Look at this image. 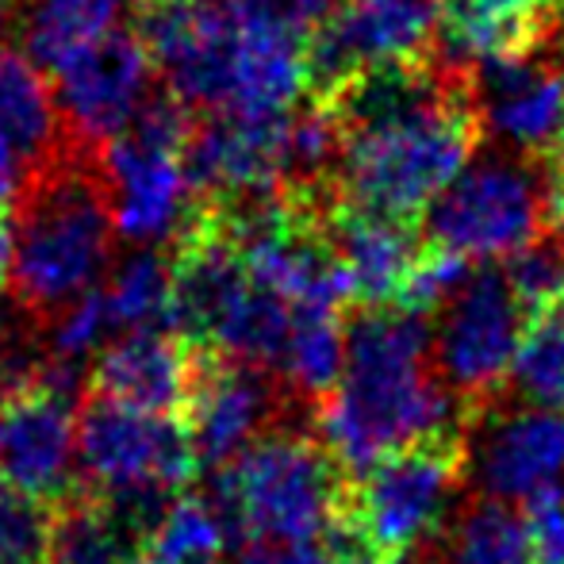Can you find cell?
I'll return each mask as SVG.
<instances>
[{
	"label": "cell",
	"mask_w": 564,
	"mask_h": 564,
	"mask_svg": "<svg viewBox=\"0 0 564 564\" xmlns=\"http://www.w3.org/2000/svg\"><path fill=\"white\" fill-rule=\"evenodd\" d=\"M442 0H341L307 39V100L330 105L349 82L384 62L434 54Z\"/></svg>",
	"instance_id": "9c48e42d"
},
{
	"label": "cell",
	"mask_w": 564,
	"mask_h": 564,
	"mask_svg": "<svg viewBox=\"0 0 564 564\" xmlns=\"http://www.w3.org/2000/svg\"><path fill=\"white\" fill-rule=\"evenodd\" d=\"M465 468V442L438 438L377 460L346 488L341 527L361 545L408 557L446 519Z\"/></svg>",
	"instance_id": "8992f818"
},
{
	"label": "cell",
	"mask_w": 564,
	"mask_h": 564,
	"mask_svg": "<svg viewBox=\"0 0 564 564\" xmlns=\"http://www.w3.org/2000/svg\"><path fill=\"white\" fill-rule=\"evenodd\" d=\"M289 388L273 384V372L230 361L212 349H196V377L185 403V423L193 453L204 468H224L281 419Z\"/></svg>",
	"instance_id": "8fae6325"
},
{
	"label": "cell",
	"mask_w": 564,
	"mask_h": 564,
	"mask_svg": "<svg viewBox=\"0 0 564 564\" xmlns=\"http://www.w3.org/2000/svg\"><path fill=\"white\" fill-rule=\"evenodd\" d=\"M438 564H534L527 522L496 499L473 503L453 522Z\"/></svg>",
	"instance_id": "44dd1931"
},
{
	"label": "cell",
	"mask_w": 564,
	"mask_h": 564,
	"mask_svg": "<svg viewBox=\"0 0 564 564\" xmlns=\"http://www.w3.org/2000/svg\"><path fill=\"white\" fill-rule=\"evenodd\" d=\"M196 377V346L165 330H127L93 365L89 392L150 415H185Z\"/></svg>",
	"instance_id": "9a60e30c"
},
{
	"label": "cell",
	"mask_w": 564,
	"mask_h": 564,
	"mask_svg": "<svg viewBox=\"0 0 564 564\" xmlns=\"http://www.w3.org/2000/svg\"><path fill=\"white\" fill-rule=\"evenodd\" d=\"M77 365H46L43 380L0 400V484L58 507L77 484Z\"/></svg>",
	"instance_id": "30bf717a"
},
{
	"label": "cell",
	"mask_w": 564,
	"mask_h": 564,
	"mask_svg": "<svg viewBox=\"0 0 564 564\" xmlns=\"http://www.w3.org/2000/svg\"><path fill=\"white\" fill-rule=\"evenodd\" d=\"M484 131L511 154L550 158L564 134V62L550 51L484 62L473 69Z\"/></svg>",
	"instance_id": "4fadbf2b"
},
{
	"label": "cell",
	"mask_w": 564,
	"mask_h": 564,
	"mask_svg": "<svg viewBox=\"0 0 564 564\" xmlns=\"http://www.w3.org/2000/svg\"><path fill=\"white\" fill-rule=\"evenodd\" d=\"M473 473L496 503H530L564 484V411L507 408L480 419L473 442Z\"/></svg>",
	"instance_id": "5bb4252c"
},
{
	"label": "cell",
	"mask_w": 564,
	"mask_h": 564,
	"mask_svg": "<svg viewBox=\"0 0 564 564\" xmlns=\"http://www.w3.org/2000/svg\"><path fill=\"white\" fill-rule=\"evenodd\" d=\"M54 503L0 484V564H51Z\"/></svg>",
	"instance_id": "d4e9b609"
},
{
	"label": "cell",
	"mask_w": 564,
	"mask_h": 564,
	"mask_svg": "<svg viewBox=\"0 0 564 564\" xmlns=\"http://www.w3.org/2000/svg\"><path fill=\"white\" fill-rule=\"evenodd\" d=\"M0 131L35 165V173L82 147L69 134L58 93L23 51H0Z\"/></svg>",
	"instance_id": "e0dca14e"
},
{
	"label": "cell",
	"mask_w": 564,
	"mask_h": 564,
	"mask_svg": "<svg viewBox=\"0 0 564 564\" xmlns=\"http://www.w3.org/2000/svg\"><path fill=\"white\" fill-rule=\"evenodd\" d=\"M346 372V323L341 312L327 307H296L289 354L281 365V384L292 400L323 403Z\"/></svg>",
	"instance_id": "ffe728a7"
},
{
	"label": "cell",
	"mask_w": 564,
	"mask_h": 564,
	"mask_svg": "<svg viewBox=\"0 0 564 564\" xmlns=\"http://www.w3.org/2000/svg\"><path fill=\"white\" fill-rule=\"evenodd\" d=\"M123 0H15L23 54L43 74H62L74 58L116 35Z\"/></svg>",
	"instance_id": "ac0fdd59"
},
{
	"label": "cell",
	"mask_w": 564,
	"mask_h": 564,
	"mask_svg": "<svg viewBox=\"0 0 564 564\" xmlns=\"http://www.w3.org/2000/svg\"><path fill=\"white\" fill-rule=\"evenodd\" d=\"M77 465L108 499H162L185 488L200 460L181 419L89 392L77 408Z\"/></svg>",
	"instance_id": "52a82bcc"
},
{
	"label": "cell",
	"mask_w": 564,
	"mask_h": 564,
	"mask_svg": "<svg viewBox=\"0 0 564 564\" xmlns=\"http://www.w3.org/2000/svg\"><path fill=\"white\" fill-rule=\"evenodd\" d=\"M154 58L139 31H116L54 74L66 127L82 147L100 150L134 123L154 97Z\"/></svg>",
	"instance_id": "7c38bea8"
},
{
	"label": "cell",
	"mask_w": 564,
	"mask_h": 564,
	"mask_svg": "<svg viewBox=\"0 0 564 564\" xmlns=\"http://www.w3.org/2000/svg\"><path fill=\"white\" fill-rule=\"evenodd\" d=\"M323 108L341 127L338 200L395 224L423 227L484 142L473 69L438 54L365 69Z\"/></svg>",
	"instance_id": "6da1fadb"
},
{
	"label": "cell",
	"mask_w": 564,
	"mask_h": 564,
	"mask_svg": "<svg viewBox=\"0 0 564 564\" xmlns=\"http://www.w3.org/2000/svg\"><path fill=\"white\" fill-rule=\"evenodd\" d=\"M330 550H335V561L330 564H400V557H388V553H377V550H369V545H361L349 530H341Z\"/></svg>",
	"instance_id": "f546056e"
},
{
	"label": "cell",
	"mask_w": 564,
	"mask_h": 564,
	"mask_svg": "<svg viewBox=\"0 0 564 564\" xmlns=\"http://www.w3.org/2000/svg\"><path fill=\"white\" fill-rule=\"evenodd\" d=\"M116 238L100 150L77 147L39 170L15 208L12 296L20 312L46 327L74 300L100 289Z\"/></svg>",
	"instance_id": "3957f363"
},
{
	"label": "cell",
	"mask_w": 564,
	"mask_h": 564,
	"mask_svg": "<svg viewBox=\"0 0 564 564\" xmlns=\"http://www.w3.org/2000/svg\"><path fill=\"white\" fill-rule=\"evenodd\" d=\"M564 227V173L550 158L496 150L473 158L426 208L423 238L468 261H496Z\"/></svg>",
	"instance_id": "5b68a950"
},
{
	"label": "cell",
	"mask_w": 564,
	"mask_h": 564,
	"mask_svg": "<svg viewBox=\"0 0 564 564\" xmlns=\"http://www.w3.org/2000/svg\"><path fill=\"white\" fill-rule=\"evenodd\" d=\"M112 312H108V296H105V284L93 292H85L82 300L66 307L62 315H54L51 323L43 327V338H46V354L54 361H66V365H77L82 357H89L93 349L100 346V338L112 330Z\"/></svg>",
	"instance_id": "484cf974"
},
{
	"label": "cell",
	"mask_w": 564,
	"mask_h": 564,
	"mask_svg": "<svg viewBox=\"0 0 564 564\" xmlns=\"http://www.w3.org/2000/svg\"><path fill=\"white\" fill-rule=\"evenodd\" d=\"M561 4H564V0H561Z\"/></svg>",
	"instance_id": "836d02e7"
},
{
	"label": "cell",
	"mask_w": 564,
	"mask_h": 564,
	"mask_svg": "<svg viewBox=\"0 0 564 564\" xmlns=\"http://www.w3.org/2000/svg\"><path fill=\"white\" fill-rule=\"evenodd\" d=\"M212 503L238 545H330L346 514V480L319 438L273 426L216 468Z\"/></svg>",
	"instance_id": "277c9868"
},
{
	"label": "cell",
	"mask_w": 564,
	"mask_h": 564,
	"mask_svg": "<svg viewBox=\"0 0 564 564\" xmlns=\"http://www.w3.org/2000/svg\"><path fill=\"white\" fill-rule=\"evenodd\" d=\"M8 281H12V230L0 216V292H4Z\"/></svg>",
	"instance_id": "4dcf8cb0"
},
{
	"label": "cell",
	"mask_w": 564,
	"mask_h": 564,
	"mask_svg": "<svg viewBox=\"0 0 564 564\" xmlns=\"http://www.w3.org/2000/svg\"><path fill=\"white\" fill-rule=\"evenodd\" d=\"M142 4H147V0H142Z\"/></svg>",
	"instance_id": "d6a6232c"
},
{
	"label": "cell",
	"mask_w": 564,
	"mask_h": 564,
	"mask_svg": "<svg viewBox=\"0 0 564 564\" xmlns=\"http://www.w3.org/2000/svg\"><path fill=\"white\" fill-rule=\"evenodd\" d=\"M527 323L503 265H476L457 296L438 312L434 369L473 419L511 380Z\"/></svg>",
	"instance_id": "ba28073f"
},
{
	"label": "cell",
	"mask_w": 564,
	"mask_h": 564,
	"mask_svg": "<svg viewBox=\"0 0 564 564\" xmlns=\"http://www.w3.org/2000/svg\"><path fill=\"white\" fill-rule=\"evenodd\" d=\"M170 253L158 250H139L127 261H119L105 284L112 323L123 330H147L158 323H170Z\"/></svg>",
	"instance_id": "603a6c76"
},
{
	"label": "cell",
	"mask_w": 564,
	"mask_h": 564,
	"mask_svg": "<svg viewBox=\"0 0 564 564\" xmlns=\"http://www.w3.org/2000/svg\"><path fill=\"white\" fill-rule=\"evenodd\" d=\"M522 514L530 534V550H534V564H564V484L534 496Z\"/></svg>",
	"instance_id": "4316f807"
},
{
	"label": "cell",
	"mask_w": 564,
	"mask_h": 564,
	"mask_svg": "<svg viewBox=\"0 0 564 564\" xmlns=\"http://www.w3.org/2000/svg\"><path fill=\"white\" fill-rule=\"evenodd\" d=\"M31 181H35V165H31L28 158L12 147V139L0 131V216L20 208Z\"/></svg>",
	"instance_id": "83f0119b"
},
{
	"label": "cell",
	"mask_w": 564,
	"mask_h": 564,
	"mask_svg": "<svg viewBox=\"0 0 564 564\" xmlns=\"http://www.w3.org/2000/svg\"><path fill=\"white\" fill-rule=\"evenodd\" d=\"M142 538L108 496L77 488L54 507L51 564H127Z\"/></svg>",
	"instance_id": "d6986e66"
},
{
	"label": "cell",
	"mask_w": 564,
	"mask_h": 564,
	"mask_svg": "<svg viewBox=\"0 0 564 564\" xmlns=\"http://www.w3.org/2000/svg\"><path fill=\"white\" fill-rule=\"evenodd\" d=\"M323 230L349 273L354 307L400 304L411 269L426 250L423 227L395 224V219H380L341 200H330L323 208Z\"/></svg>",
	"instance_id": "2e32d148"
},
{
	"label": "cell",
	"mask_w": 564,
	"mask_h": 564,
	"mask_svg": "<svg viewBox=\"0 0 564 564\" xmlns=\"http://www.w3.org/2000/svg\"><path fill=\"white\" fill-rule=\"evenodd\" d=\"M507 384L522 403L564 411V292L527 323Z\"/></svg>",
	"instance_id": "7402d4cb"
},
{
	"label": "cell",
	"mask_w": 564,
	"mask_h": 564,
	"mask_svg": "<svg viewBox=\"0 0 564 564\" xmlns=\"http://www.w3.org/2000/svg\"><path fill=\"white\" fill-rule=\"evenodd\" d=\"M335 550L323 542L307 545H273V542H253L238 545V564H330Z\"/></svg>",
	"instance_id": "f1b7e54d"
},
{
	"label": "cell",
	"mask_w": 564,
	"mask_h": 564,
	"mask_svg": "<svg viewBox=\"0 0 564 564\" xmlns=\"http://www.w3.org/2000/svg\"><path fill=\"white\" fill-rule=\"evenodd\" d=\"M553 162H557V165H561V173H564V134H561V147L553 150Z\"/></svg>",
	"instance_id": "1f68e13d"
},
{
	"label": "cell",
	"mask_w": 564,
	"mask_h": 564,
	"mask_svg": "<svg viewBox=\"0 0 564 564\" xmlns=\"http://www.w3.org/2000/svg\"><path fill=\"white\" fill-rule=\"evenodd\" d=\"M224 542L227 522L216 511V503L200 496H177L162 511L142 550H150L165 564H216Z\"/></svg>",
	"instance_id": "cb8c5ba5"
},
{
	"label": "cell",
	"mask_w": 564,
	"mask_h": 564,
	"mask_svg": "<svg viewBox=\"0 0 564 564\" xmlns=\"http://www.w3.org/2000/svg\"><path fill=\"white\" fill-rule=\"evenodd\" d=\"M473 411L434 369V323L408 307H354L346 323V372L315 408L319 442L341 473L438 438H460Z\"/></svg>",
	"instance_id": "7a4b0ae2"
}]
</instances>
